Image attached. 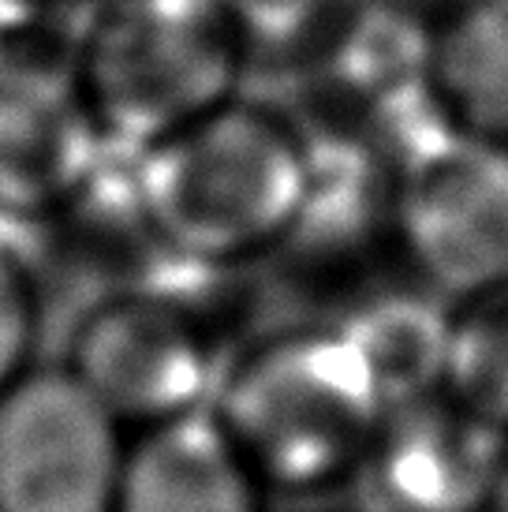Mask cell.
Returning a JSON list of instances; mask_svg holds the SVG:
<instances>
[{
  "label": "cell",
  "mask_w": 508,
  "mask_h": 512,
  "mask_svg": "<svg viewBox=\"0 0 508 512\" xmlns=\"http://www.w3.org/2000/svg\"><path fill=\"white\" fill-rule=\"evenodd\" d=\"M210 412L269 494L359 479L385 408L333 322L262 337L217 378Z\"/></svg>",
  "instance_id": "cell-2"
},
{
  "label": "cell",
  "mask_w": 508,
  "mask_h": 512,
  "mask_svg": "<svg viewBox=\"0 0 508 512\" xmlns=\"http://www.w3.org/2000/svg\"><path fill=\"white\" fill-rule=\"evenodd\" d=\"M490 512H508V460H505V468H501V479H497L494 509H490Z\"/></svg>",
  "instance_id": "cell-18"
},
{
  "label": "cell",
  "mask_w": 508,
  "mask_h": 512,
  "mask_svg": "<svg viewBox=\"0 0 508 512\" xmlns=\"http://www.w3.org/2000/svg\"><path fill=\"white\" fill-rule=\"evenodd\" d=\"M307 191L299 120L232 98L142 150L135 199L157 243L225 270L292 236Z\"/></svg>",
  "instance_id": "cell-1"
},
{
  "label": "cell",
  "mask_w": 508,
  "mask_h": 512,
  "mask_svg": "<svg viewBox=\"0 0 508 512\" xmlns=\"http://www.w3.org/2000/svg\"><path fill=\"white\" fill-rule=\"evenodd\" d=\"M299 128L307 139V191L281 251L318 266L363 262L374 247L393 251L396 169L381 146L352 120H299Z\"/></svg>",
  "instance_id": "cell-8"
},
{
  "label": "cell",
  "mask_w": 508,
  "mask_h": 512,
  "mask_svg": "<svg viewBox=\"0 0 508 512\" xmlns=\"http://www.w3.org/2000/svg\"><path fill=\"white\" fill-rule=\"evenodd\" d=\"M352 0H217L243 53L314 60Z\"/></svg>",
  "instance_id": "cell-15"
},
{
  "label": "cell",
  "mask_w": 508,
  "mask_h": 512,
  "mask_svg": "<svg viewBox=\"0 0 508 512\" xmlns=\"http://www.w3.org/2000/svg\"><path fill=\"white\" fill-rule=\"evenodd\" d=\"M434 27L389 0H352L318 49L322 86L340 101L337 120L363 124L396 101L430 90Z\"/></svg>",
  "instance_id": "cell-12"
},
{
  "label": "cell",
  "mask_w": 508,
  "mask_h": 512,
  "mask_svg": "<svg viewBox=\"0 0 508 512\" xmlns=\"http://www.w3.org/2000/svg\"><path fill=\"white\" fill-rule=\"evenodd\" d=\"M389 4H400V8L423 15V19H430V23H441L445 15H452L456 8H464L467 0H389Z\"/></svg>",
  "instance_id": "cell-17"
},
{
  "label": "cell",
  "mask_w": 508,
  "mask_h": 512,
  "mask_svg": "<svg viewBox=\"0 0 508 512\" xmlns=\"http://www.w3.org/2000/svg\"><path fill=\"white\" fill-rule=\"evenodd\" d=\"M247 64L217 0H105L75 64V90L105 139L154 146L236 98Z\"/></svg>",
  "instance_id": "cell-3"
},
{
  "label": "cell",
  "mask_w": 508,
  "mask_h": 512,
  "mask_svg": "<svg viewBox=\"0 0 508 512\" xmlns=\"http://www.w3.org/2000/svg\"><path fill=\"white\" fill-rule=\"evenodd\" d=\"M38 341V296L30 273L0 247V393L23 378Z\"/></svg>",
  "instance_id": "cell-16"
},
{
  "label": "cell",
  "mask_w": 508,
  "mask_h": 512,
  "mask_svg": "<svg viewBox=\"0 0 508 512\" xmlns=\"http://www.w3.org/2000/svg\"><path fill=\"white\" fill-rule=\"evenodd\" d=\"M430 86L456 131L508 146V0H467L441 19Z\"/></svg>",
  "instance_id": "cell-13"
},
{
  "label": "cell",
  "mask_w": 508,
  "mask_h": 512,
  "mask_svg": "<svg viewBox=\"0 0 508 512\" xmlns=\"http://www.w3.org/2000/svg\"><path fill=\"white\" fill-rule=\"evenodd\" d=\"M508 430L449 393L385 412L359 483L378 512H490Z\"/></svg>",
  "instance_id": "cell-7"
},
{
  "label": "cell",
  "mask_w": 508,
  "mask_h": 512,
  "mask_svg": "<svg viewBox=\"0 0 508 512\" xmlns=\"http://www.w3.org/2000/svg\"><path fill=\"white\" fill-rule=\"evenodd\" d=\"M105 143L71 83L38 72L0 75V210L49 214L86 187Z\"/></svg>",
  "instance_id": "cell-9"
},
{
  "label": "cell",
  "mask_w": 508,
  "mask_h": 512,
  "mask_svg": "<svg viewBox=\"0 0 508 512\" xmlns=\"http://www.w3.org/2000/svg\"><path fill=\"white\" fill-rule=\"evenodd\" d=\"M269 490L210 408L127 441L113 512H266Z\"/></svg>",
  "instance_id": "cell-11"
},
{
  "label": "cell",
  "mask_w": 508,
  "mask_h": 512,
  "mask_svg": "<svg viewBox=\"0 0 508 512\" xmlns=\"http://www.w3.org/2000/svg\"><path fill=\"white\" fill-rule=\"evenodd\" d=\"M124 456V423L68 367L0 393V512H113Z\"/></svg>",
  "instance_id": "cell-5"
},
{
  "label": "cell",
  "mask_w": 508,
  "mask_h": 512,
  "mask_svg": "<svg viewBox=\"0 0 508 512\" xmlns=\"http://www.w3.org/2000/svg\"><path fill=\"white\" fill-rule=\"evenodd\" d=\"M449 397L508 430V281L456 303Z\"/></svg>",
  "instance_id": "cell-14"
},
{
  "label": "cell",
  "mask_w": 508,
  "mask_h": 512,
  "mask_svg": "<svg viewBox=\"0 0 508 512\" xmlns=\"http://www.w3.org/2000/svg\"><path fill=\"white\" fill-rule=\"evenodd\" d=\"M329 322L367 370L385 412L449 393L456 303L411 273L359 285Z\"/></svg>",
  "instance_id": "cell-10"
},
{
  "label": "cell",
  "mask_w": 508,
  "mask_h": 512,
  "mask_svg": "<svg viewBox=\"0 0 508 512\" xmlns=\"http://www.w3.org/2000/svg\"><path fill=\"white\" fill-rule=\"evenodd\" d=\"M68 370L124 427L139 430L210 408L217 389L198 322L146 292L113 296L86 314L71 337Z\"/></svg>",
  "instance_id": "cell-6"
},
{
  "label": "cell",
  "mask_w": 508,
  "mask_h": 512,
  "mask_svg": "<svg viewBox=\"0 0 508 512\" xmlns=\"http://www.w3.org/2000/svg\"><path fill=\"white\" fill-rule=\"evenodd\" d=\"M393 251L452 303L508 281V146L452 131L400 165Z\"/></svg>",
  "instance_id": "cell-4"
}]
</instances>
